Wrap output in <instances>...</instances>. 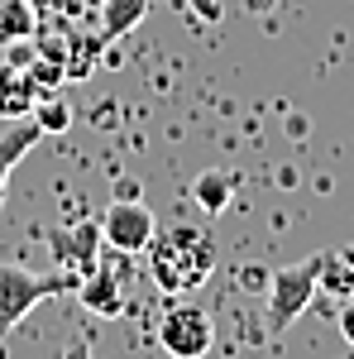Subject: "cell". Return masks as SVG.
<instances>
[{
  "label": "cell",
  "instance_id": "cell-1",
  "mask_svg": "<svg viewBox=\"0 0 354 359\" xmlns=\"http://www.w3.org/2000/svg\"><path fill=\"white\" fill-rule=\"evenodd\" d=\"M149 278L158 283V292H172V297H182V292H196L211 269H216V240H211V230H201V225H168V230H154V240H149Z\"/></svg>",
  "mask_w": 354,
  "mask_h": 359
},
{
  "label": "cell",
  "instance_id": "cell-2",
  "mask_svg": "<svg viewBox=\"0 0 354 359\" xmlns=\"http://www.w3.org/2000/svg\"><path fill=\"white\" fill-rule=\"evenodd\" d=\"M67 287H77L72 273H34L25 264H0V335L15 331L39 302H48Z\"/></svg>",
  "mask_w": 354,
  "mask_h": 359
},
{
  "label": "cell",
  "instance_id": "cell-3",
  "mask_svg": "<svg viewBox=\"0 0 354 359\" xmlns=\"http://www.w3.org/2000/svg\"><path fill=\"white\" fill-rule=\"evenodd\" d=\"M321 249L306 254L301 264H282L278 273L268 278V331H287L306 306L316 302V278H321Z\"/></svg>",
  "mask_w": 354,
  "mask_h": 359
},
{
  "label": "cell",
  "instance_id": "cell-4",
  "mask_svg": "<svg viewBox=\"0 0 354 359\" xmlns=\"http://www.w3.org/2000/svg\"><path fill=\"white\" fill-rule=\"evenodd\" d=\"M158 345L172 359H206L216 345V321L196 302H172L158 321Z\"/></svg>",
  "mask_w": 354,
  "mask_h": 359
},
{
  "label": "cell",
  "instance_id": "cell-5",
  "mask_svg": "<svg viewBox=\"0 0 354 359\" xmlns=\"http://www.w3.org/2000/svg\"><path fill=\"white\" fill-rule=\"evenodd\" d=\"M125 264H130V254H101L91 269H86L82 278H77V297H82L86 311H96V316H106V321H115L120 311H125V302H130V283H125Z\"/></svg>",
  "mask_w": 354,
  "mask_h": 359
},
{
  "label": "cell",
  "instance_id": "cell-6",
  "mask_svg": "<svg viewBox=\"0 0 354 359\" xmlns=\"http://www.w3.org/2000/svg\"><path fill=\"white\" fill-rule=\"evenodd\" d=\"M154 211L139 201V196H115L106 206V216H101V245L120 249V254H144L149 240H154Z\"/></svg>",
  "mask_w": 354,
  "mask_h": 359
},
{
  "label": "cell",
  "instance_id": "cell-7",
  "mask_svg": "<svg viewBox=\"0 0 354 359\" xmlns=\"http://www.w3.org/2000/svg\"><path fill=\"white\" fill-rule=\"evenodd\" d=\"M48 245H53L57 254V264L67 269L72 278H82L101 254V225H91V221H72V225H57L53 235H48Z\"/></svg>",
  "mask_w": 354,
  "mask_h": 359
},
{
  "label": "cell",
  "instance_id": "cell-8",
  "mask_svg": "<svg viewBox=\"0 0 354 359\" xmlns=\"http://www.w3.org/2000/svg\"><path fill=\"white\" fill-rule=\"evenodd\" d=\"M39 139H43V130H39V120H34V115L10 120V130L0 135V211H5V196H10V172L20 168V158H25Z\"/></svg>",
  "mask_w": 354,
  "mask_h": 359
},
{
  "label": "cell",
  "instance_id": "cell-9",
  "mask_svg": "<svg viewBox=\"0 0 354 359\" xmlns=\"http://www.w3.org/2000/svg\"><path fill=\"white\" fill-rule=\"evenodd\" d=\"M39 96H48V91H39V82L29 77V67L0 62V120H20V115H29Z\"/></svg>",
  "mask_w": 354,
  "mask_h": 359
},
{
  "label": "cell",
  "instance_id": "cell-10",
  "mask_svg": "<svg viewBox=\"0 0 354 359\" xmlns=\"http://www.w3.org/2000/svg\"><path fill=\"white\" fill-rule=\"evenodd\" d=\"M235 172H225V168H206V172H196V182H191V201L206 211V221L220 216L230 201H235Z\"/></svg>",
  "mask_w": 354,
  "mask_h": 359
},
{
  "label": "cell",
  "instance_id": "cell-11",
  "mask_svg": "<svg viewBox=\"0 0 354 359\" xmlns=\"http://www.w3.org/2000/svg\"><path fill=\"white\" fill-rule=\"evenodd\" d=\"M149 15V0H101V39L115 43L125 34H135Z\"/></svg>",
  "mask_w": 354,
  "mask_h": 359
},
{
  "label": "cell",
  "instance_id": "cell-12",
  "mask_svg": "<svg viewBox=\"0 0 354 359\" xmlns=\"http://www.w3.org/2000/svg\"><path fill=\"white\" fill-rule=\"evenodd\" d=\"M316 297H335V302L354 297V254H326V259H321Z\"/></svg>",
  "mask_w": 354,
  "mask_h": 359
},
{
  "label": "cell",
  "instance_id": "cell-13",
  "mask_svg": "<svg viewBox=\"0 0 354 359\" xmlns=\"http://www.w3.org/2000/svg\"><path fill=\"white\" fill-rule=\"evenodd\" d=\"M39 15L29 0H0V43H15V39H34Z\"/></svg>",
  "mask_w": 354,
  "mask_h": 359
},
{
  "label": "cell",
  "instance_id": "cell-14",
  "mask_svg": "<svg viewBox=\"0 0 354 359\" xmlns=\"http://www.w3.org/2000/svg\"><path fill=\"white\" fill-rule=\"evenodd\" d=\"M34 120H39V130H43V139L48 135H62V130H72V106L57 96V91H48V96H39L34 101Z\"/></svg>",
  "mask_w": 354,
  "mask_h": 359
},
{
  "label": "cell",
  "instance_id": "cell-15",
  "mask_svg": "<svg viewBox=\"0 0 354 359\" xmlns=\"http://www.w3.org/2000/svg\"><path fill=\"white\" fill-rule=\"evenodd\" d=\"M191 15L196 20H206V25H220V0H187Z\"/></svg>",
  "mask_w": 354,
  "mask_h": 359
},
{
  "label": "cell",
  "instance_id": "cell-16",
  "mask_svg": "<svg viewBox=\"0 0 354 359\" xmlns=\"http://www.w3.org/2000/svg\"><path fill=\"white\" fill-rule=\"evenodd\" d=\"M335 321H340L345 345H354V297H345V302H340V316H335Z\"/></svg>",
  "mask_w": 354,
  "mask_h": 359
},
{
  "label": "cell",
  "instance_id": "cell-17",
  "mask_svg": "<svg viewBox=\"0 0 354 359\" xmlns=\"http://www.w3.org/2000/svg\"><path fill=\"white\" fill-rule=\"evenodd\" d=\"M240 287H264V292H268V273H264V269H240Z\"/></svg>",
  "mask_w": 354,
  "mask_h": 359
},
{
  "label": "cell",
  "instance_id": "cell-18",
  "mask_svg": "<svg viewBox=\"0 0 354 359\" xmlns=\"http://www.w3.org/2000/svg\"><path fill=\"white\" fill-rule=\"evenodd\" d=\"M62 359H91V345H86V340H72V345L62 350Z\"/></svg>",
  "mask_w": 354,
  "mask_h": 359
}]
</instances>
